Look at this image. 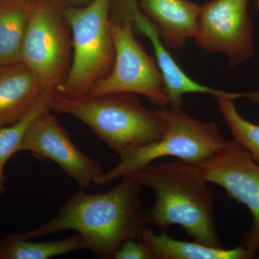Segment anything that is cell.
<instances>
[{
  "instance_id": "cell-22",
  "label": "cell",
  "mask_w": 259,
  "mask_h": 259,
  "mask_svg": "<svg viewBox=\"0 0 259 259\" xmlns=\"http://www.w3.org/2000/svg\"><path fill=\"white\" fill-rule=\"evenodd\" d=\"M256 5L257 8H258V9L259 10V0H256Z\"/></svg>"
},
{
  "instance_id": "cell-18",
  "label": "cell",
  "mask_w": 259,
  "mask_h": 259,
  "mask_svg": "<svg viewBox=\"0 0 259 259\" xmlns=\"http://www.w3.org/2000/svg\"><path fill=\"white\" fill-rule=\"evenodd\" d=\"M233 140L248 151L259 164V125L243 118L237 110L234 100L226 97H214Z\"/></svg>"
},
{
  "instance_id": "cell-23",
  "label": "cell",
  "mask_w": 259,
  "mask_h": 259,
  "mask_svg": "<svg viewBox=\"0 0 259 259\" xmlns=\"http://www.w3.org/2000/svg\"><path fill=\"white\" fill-rule=\"evenodd\" d=\"M32 1L39 2V1H44V0H32Z\"/></svg>"
},
{
  "instance_id": "cell-14",
  "label": "cell",
  "mask_w": 259,
  "mask_h": 259,
  "mask_svg": "<svg viewBox=\"0 0 259 259\" xmlns=\"http://www.w3.org/2000/svg\"><path fill=\"white\" fill-rule=\"evenodd\" d=\"M139 240L148 247L153 259H254L258 256L243 245L224 249L196 241H179L167 233L156 234L146 226L141 230Z\"/></svg>"
},
{
  "instance_id": "cell-12",
  "label": "cell",
  "mask_w": 259,
  "mask_h": 259,
  "mask_svg": "<svg viewBox=\"0 0 259 259\" xmlns=\"http://www.w3.org/2000/svg\"><path fill=\"white\" fill-rule=\"evenodd\" d=\"M139 6L168 50L182 49L195 37L201 5L188 0H140Z\"/></svg>"
},
{
  "instance_id": "cell-6",
  "label": "cell",
  "mask_w": 259,
  "mask_h": 259,
  "mask_svg": "<svg viewBox=\"0 0 259 259\" xmlns=\"http://www.w3.org/2000/svg\"><path fill=\"white\" fill-rule=\"evenodd\" d=\"M164 110L169 124L162 139L122 153L118 164L104 173L99 185H105L118 177L139 171L164 156L197 165L221 151L226 140L217 124L194 118L183 111L182 107H167Z\"/></svg>"
},
{
  "instance_id": "cell-19",
  "label": "cell",
  "mask_w": 259,
  "mask_h": 259,
  "mask_svg": "<svg viewBox=\"0 0 259 259\" xmlns=\"http://www.w3.org/2000/svg\"><path fill=\"white\" fill-rule=\"evenodd\" d=\"M115 259H153L147 246L141 241L127 240L116 251Z\"/></svg>"
},
{
  "instance_id": "cell-4",
  "label": "cell",
  "mask_w": 259,
  "mask_h": 259,
  "mask_svg": "<svg viewBox=\"0 0 259 259\" xmlns=\"http://www.w3.org/2000/svg\"><path fill=\"white\" fill-rule=\"evenodd\" d=\"M110 0H91L82 6L67 5L65 18L72 34L71 69L56 93L68 98L87 96L94 85L110 74L115 60L110 20Z\"/></svg>"
},
{
  "instance_id": "cell-2",
  "label": "cell",
  "mask_w": 259,
  "mask_h": 259,
  "mask_svg": "<svg viewBox=\"0 0 259 259\" xmlns=\"http://www.w3.org/2000/svg\"><path fill=\"white\" fill-rule=\"evenodd\" d=\"M130 175L154 193V204L144 212L146 224L162 233L179 225L194 241L222 248L214 223V192L194 165L182 160L152 163Z\"/></svg>"
},
{
  "instance_id": "cell-11",
  "label": "cell",
  "mask_w": 259,
  "mask_h": 259,
  "mask_svg": "<svg viewBox=\"0 0 259 259\" xmlns=\"http://www.w3.org/2000/svg\"><path fill=\"white\" fill-rule=\"evenodd\" d=\"M134 17L136 28L146 35L152 44L169 107H182L183 97L190 93L206 94L212 97L222 96L235 100L234 93L204 86L186 74L164 47L157 30L152 22L141 11L139 6L135 8Z\"/></svg>"
},
{
  "instance_id": "cell-16",
  "label": "cell",
  "mask_w": 259,
  "mask_h": 259,
  "mask_svg": "<svg viewBox=\"0 0 259 259\" xmlns=\"http://www.w3.org/2000/svg\"><path fill=\"white\" fill-rule=\"evenodd\" d=\"M88 248V241L79 233L65 239L47 242L31 241L21 233H11L0 241V259H48Z\"/></svg>"
},
{
  "instance_id": "cell-13",
  "label": "cell",
  "mask_w": 259,
  "mask_h": 259,
  "mask_svg": "<svg viewBox=\"0 0 259 259\" xmlns=\"http://www.w3.org/2000/svg\"><path fill=\"white\" fill-rule=\"evenodd\" d=\"M46 90L23 63L0 64V127L24 118Z\"/></svg>"
},
{
  "instance_id": "cell-8",
  "label": "cell",
  "mask_w": 259,
  "mask_h": 259,
  "mask_svg": "<svg viewBox=\"0 0 259 259\" xmlns=\"http://www.w3.org/2000/svg\"><path fill=\"white\" fill-rule=\"evenodd\" d=\"M206 182L221 186L228 195L249 209L252 223L243 236V246L259 253V164L234 140L226 141L221 151L194 165Z\"/></svg>"
},
{
  "instance_id": "cell-10",
  "label": "cell",
  "mask_w": 259,
  "mask_h": 259,
  "mask_svg": "<svg viewBox=\"0 0 259 259\" xmlns=\"http://www.w3.org/2000/svg\"><path fill=\"white\" fill-rule=\"evenodd\" d=\"M29 151L37 161L51 160L86 190L93 183L99 185L104 173L101 163L81 152L75 146L51 111L37 117L29 126L18 153Z\"/></svg>"
},
{
  "instance_id": "cell-15",
  "label": "cell",
  "mask_w": 259,
  "mask_h": 259,
  "mask_svg": "<svg viewBox=\"0 0 259 259\" xmlns=\"http://www.w3.org/2000/svg\"><path fill=\"white\" fill-rule=\"evenodd\" d=\"M36 4L32 0H0V64L21 62L24 37Z\"/></svg>"
},
{
  "instance_id": "cell-9",
  "label": "cell",
  "mask_w": 259,
  "mask_h": 259,
  "mask_svg": "<svg viewBox=\"0 0 259 259\" xmlns=\"http://www.w3.org/2000/svg\"><path fill=\"white\" fill-rule=\"evenodd\" d=\"M248 0H210L201 5L194 40L202 50L222 54L236 66L254 56V26Z\"/></svg>"
},
{
  "instance_id": "cell-21",
  "label": "cell",
  "mask_w": 259,
  "mask_h": 259,
  "mask_svg": "<svg viewBox=\"0 0 259 259\" xmlns=\"http://www.w3.org/2000/svg\"><path fill=\"white\" fill-rule=\"evenodd\" d=\"M66 4L73 6H82L88 4L91 0H64Z\"/></svg>"
},
{
  "instance_id": "cell-3",
  "label": "cell",
  "mask_w": 259,
  "mask_h": 259,
  "mask_svg": "<svg viewBox=\"0 0 259 259\" xmlns=\"http://www.w3.org/2000/svg\"><path fill=\"white\" fill-rule=\"evenodd\" d=\"M50 109L79 119L119 156L157 142L169 124L164 108L148 110L131 93L68 98L56 93Z\"/></svg>"
},
{
  "instance_id": "cell-5",
  "label": "cell",
  "mask_w": 259,
  "mask_h": 259,
  "mask_svg": "<svg viewBox=\"0 0 259 259\" xmlns=\"http://www.w3.org/2000/svg\"><path fill=\"white\" fill-rule=\"evenodd\" d=\"M137 0H110V20L115 46L113 69L94 85L89 96L126 93L145 96L161 108L169 106L156 59L135 37L134 12Z\"/></svg>"
},
{
  "instance_id": "cell-20",
  "label": "cell",
  "mask_w": 259,
  "mask_h": 259,
  "mask_svg": "<svg viewBox=\"0 0 259 259\" xmlns=\"http://www.w3.org/2000/svg\"><path fill=\"white\" fill-rule=\"evenodd\" d=\"M249 99L252 104L259 103V90L258 91L253 92V93H241V98Z\"/></svg>"
},
{
  "instance_id": "cell-17",
  "label": "cell",
  "mask_w": 259,
  "mask_h": 259,
  "mask_svg": "<svg viewBox=\"0 0 259 259\" xmlns=\"http://www.w3.org/2000/svg\"><path fill=\"white\" fill-rule=\"evenodd\" d=\"M56 93L46 90L28 115L16 123L0 127V196L5 192V164L18 149L29 126L38 116L50 111L51 101Z\"/></svg>"
},
{
  "instance_id": "cell-7",
  "label": "cell",
  "mask_w": 259,
  "mask_h": 259,
  "mask_svg": "<svg viewBox=\"0 0 259 259\" xmlns=\"http://www.w3.org/2000/svg\"><path fill=\"white\" fill-rule=\"evenodd\" d=\"M64 0L37 2L21 51V62L45 90H54L67 77L73 59L71 28L65 18Z\"/></svg>"
},
{
  "instance_id": "cell-1",
  "label": "cell",
  "mask_w": 259,
  "mask_h": 259,
  "mask_svg": "<svg viewBox=\"0 0 259 259\" xmlns=\"http://www.w3.org/2000/svg\"><path fill=\"white\" fill-rule=\"evenodd\" d=\"M141 187L131 175L111 190L73 194L49 222L21 233L28 239L73 230L82 235L89 248L98 258H114L116 251L127 240H139L144 222Z\"/></svg>"
}]
</instances>
